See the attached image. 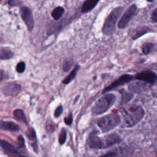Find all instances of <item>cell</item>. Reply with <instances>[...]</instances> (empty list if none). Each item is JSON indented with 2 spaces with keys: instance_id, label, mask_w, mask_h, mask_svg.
Returning <instances> with one entry per match:
<instances>
[{
  "instance_id": "cell-1",
  "label": "cell",
  "mask_w": 157,
  "mask_h": 157,
  "mask_svg": "<svg viewBox=\"0 0 157 157\" xmlns=\"http://www.w3.org/2000/svg\"><path fill=\"white\" fill-rule=\"evenodd\" d=\"M123 117V126L126 128H132L136 125L143 118L145 112L140 105H132L122 112Z\"/></svg>"
},
{
  "instance_id": "cell-2",
  "label": "cell",
  "mask_w": 157,
  "mask_h": 157,
  "mask_svg": "<svg viewBox=\"0 0 157 157\" xmlns=\"http://www.w3.org/2000/svg\"><path fill=\"white\" fill-rule=\"evenodd\" d=\"M116 96L113 94H106L99 98L93 106L91 112L93 115H98L107 112L115 103Z\"/></svg>"
},
{
  "instance_id": "cell-3",
  "label": "cell",
  "mask_w": 157,
  "mask_h": 157,
  "mask_svg": "<svg viewBox=\"0 0 157 157\" xmlns=\"http://www.w3.org/2000/svg\"><path fill=\"white\" fill-rule=\"evenodd\" d=\"M123 11V7L121 6L113 9L105 19L102 32L105 35L112 34L115 29V25L118 20Z\"/></svg>"
},
{
  "instance_id": "cell-4",
  "label": "cell",
  "mask_w": 157,
  "mask_h": 157,
  "mask_svg": "<svg viewBox=\"0 0 157 157\" xmlns=\"http://www.w3.org/2000/svg\"><path fill=\"white\" fill-rule=\"evenodd\" d=\"M120 121V117L118 114L111 113L99 118L98 120V125L103 132H107L117 127Z\"/></svg>"
},
{
  "instance_id": "cell-5",
  "label": "cell",
  "mask_w": 157,
  "mask_h": 157,
  "mask_svg": "<svg viewBox=\"0 0 157 157\" xmlns=\"http://www.w3.org/2000/svg\"><path fill=\"white\" fill-rule=\"evenodd\" d=\"M137 12V7L136 4H133L130 6L120 19L118 23V27L120 29L124 28L128 25L131 20L133 18V17L136 14Z\"/></svg>"
},
{
  "instance_id": "cell-6",
  "label": "cell",
  "mask_w": 157,
  "mask_h": 157,
  "mask_svg": "<svg viewBox=\"0 0 157 157\" xmlns=\"http://www.w3.org/2000/svg\"><path fill=\"white\" fill-rule=\"evenodd\" d=\"M87 144L90 148L93 149H101L105 148L103 139L98 136L97 131L94 130L91 131L87 139Z\"/></svg>"
},
{
  "instance_id": "cell-7",
  "label": "cell",
  "mask_w": 157,
  "mask_h": 157,
  "mask_svg": "<svg viewBox=\"0 0 157 157\" xmlns=\"http://www.w3.org/2000/svg\"><path fill=\"white\" fill-rule=\"evenodd\" d=\"M20 14L28 29L29 31H32L34 26V21L31 9L28 7L23 6L20 8Z\"/></svg>"
},
{
  "instance_id": "cell-8",
  "label": "cell",
  "mask_w": 157,
  "mask_h": 157,
  "mask_svg": "<svg viewBox=\"0 0 157 157\" xmlns=\"http://www.w3.org/2000/svg\"><path fill=\"white\" fill-rule=\"evenodd\" d=\"M133 78H134V77L131 75L123 74L121 76H120L117 80H116L115 81L112 82L111 85L105 87L102 92H103V93H105L106 92L113 90L120 86H122L127 83H129V82L132 80Z\"/></svg>"
},
{
  "instance_id": "cell-9",
  "label": "cell",
  "mask_w": 157,
  "mask_h": 157,
  "mask_svg": "<svg viewBox=\"0 0 157 157\" xmlns=\"http://www.w3.org/2000/svg\"><path fill=\"white\" fill-rule=\"evenodd\" d=\"M136 78L139 80L144 81L152 85L157 82L156 74L150 70L143 71L138 73L136 75Z\"/></svg>"
},
{
  "instance_id": "cell-10",
  "label": "cell",
  "mask_w": 157,
  "mask_h": 157,
  "mask_svg": "<svg viewBox=\"0 0 157 157\" xmlns=\"http://www.w3.org/2000/svg\"><path fill=\"white\" fill-rule=\"evenodd\" d=\"M21 86L20 84L11 83L2 89V93L6 96H15L21 91Z\"/></svg>"
},
{
  "instance_id": "cell-11",
  "label": "cell",
  "mask_w": 157,
  "mask_h": 157,
  "mask_svg": "<svg viewBox=\"0 0 157 157\" xmlns=\"http://www.w3.org/2000/svg\"><path fill=\"white\" fill-rule=\"evenodd\" d=\"M103 141L104 143V147L105 148L120 143L121 141V139L117 134L112 133L104 137Z\"/></svg>"
},
{
  "instance_id": "cell-12",
  "label": "cell",
  "mask_w": 157,
  "mask_h": 157,
  "mask_svg": "<svg viewBox=\"0 0 157 157\" xmlns=\"http://www.w3.org/2000/svg\"><path fill=\"white\" fill-rule=\"evenodd\" d=\"M0 147L6 151L9 152L11 154H13L15 156H20L22 155L21 152L12 144L10 142L0 139Z\"/></svg>"
},
{
  "instance_id": "cell-13",
  "label": "cell",
  "mask_w": 157,
  "mask_h": 157,
  "mask_svg": "<svg viewBox=\"0 0 157 157\" xmlns=\"http://www.w3.org/2000/svg\"><path fill=\"white\" fill-rule=\"evenodd\" d=\"M0 129L10 131H17L20 129V127L17 124L15 123L13 121L0 120Z\"/></svg>"
},
{
  "instance_id": "cell-14",
  "label": "cell",
  "mask_w": 157,
  "mask_h": 157,
  "mask_svg": "<svg viewBox=\"0 0 157 157\" xmlns=\"http://www.w3.org/2000/svg\"><path fill=\"white\" fill-rule=\"evenodd\" d=\"M99 1L100 0H85L82 4L81 12L85 13L92 10Z\"/></svg>"
},
{
  "instance_id": "cell-15",
  "label": "cell",
  "mask_w": 157,
  "mask_h": 157,
  "mask_svg": "<svg viewBox=\"0 0 157 157\" xmlns=\"http://www.w3.org/2000/svg\"><path fill=\"white\" fill-rule=\"evenodd\" d=\"M28 138L32 141V146L33 147L34 150L37 153L38 151V146L37 144V139H36V134L35 130L33 128H29L26 133Z\"/></svg>"
},
{
  "instance_id": "cell-16",
  "label": "cell",
  "mask_w": 157,
  "mask_h": 157,
  "mask_svg": "<svg viewBox=\"0 0 157 157\" xmlns=\"http://www.w3.org/2000/svg\"><path fill=\"white\" fill-rule=\"evenodd\" d=\"M80 68V66L78 65H77L74 69L70 72V74L65 77V78L63 80V83L64 84H68L72 80H74V78L77 75V72Z\"/></svg>"
},
{
  "instance_id": "cell-17",
  "label": "cell",
  "mask_w": 157,
  "mask_h": 157,
  "mask_svg": "<svg viewBox=\"0 0 157 157\" xmlns=\"http://www.w3.org/2000/svg\"><path fill=\"white\" fill-rule=\"evenodd\" d=\"M148 30L149 29L147 27H139L138 28H136L132 33V34H131L132 38L134 39H136L139 37L140 36H142L145 33H147Z\"/></svg>"
},
{
  "instance_id": "cell-18",
  "label": "cell",
  "mask_w": 157,
  "mask_h": 157,
  "mask_svg": "<svg viewBox=\"0 0 157 157\" xmlns=\"http://www.w3.org/2000/svg\"><path fill=\"white\" fill-rule=\"evenodd\" d=\"M120 93L121 94V101H120V103L121 105L129 102L132 99V98L134 96L133 94H132L131 93H128L126 91H124V90H121L120 91Z\"/></svg>"
},
{
  "instance_id": "cell-19",
  "label": "cell",
  "mask_w": 157,
  "mask_h": 157,
  "mask_svg": "<svg viewBox=\"0 0 157 157\" xmlns=\"http://www.w3.org/2000/svg\"><path fill=\"white\" fill-rule=\"evenodd\" d=\"M64 12V9L61 6H58V7H56L52 11V16L55 20H58L62 17Z\"/></svg>"
},
{
  "instance_id": "cell-20",
  "label": "cell",
  "mask_w": 157,
  "mask_h": 157,
  "mask_svg": "<svg viewBox=\"0 0 157 157\" xmlns=\"http://www.w3.org/2000/svg\"><path fill=\"white\" fill-rule=\"evenodd\" d=\"M13 116L15 117V119L18 121H23L25 123H27L26 117L25 113L23 110L21 109H16L13 111Z\"/></svg>"
},
{
  "instance_id": "cell-21",
  "label": "cell",
  "mask_w": 157,
  "mask_h": 157,
  "mask_svg": "<svg viewBox=\"0 0 157 157\" xmlns=\"http://www.w3.org/2000/svg\"><path fill=\"white\" fill-rule=\"evenodd\" d=\"M155 48V45L154 44L150 42H145L143 44L142 46V51L144 54L147 55L151 52H153Z\"/></svg>"
},
{
  "instance_id": "cell-22",
  "label": "cell",
  "mask_w": 157,
  "mask_h": 157,
  "mask_svg": "<svg viewBox=\"0 0 157 157\" xmlns=\"http://www.w3.org/2000/svg\"><path fill=\"white\" fill-rule=\"evenodd\" d=\"M13 53L7 49H1L0 50V59H9L13 56Z\"/></svg>"
},
{
  "instance_id": "cell-23",
  "label": "cell",
  "mask_w": 157,
  "mask_h": 157,
  "mask_svg": "<svg viewBox=\"0 0 157 157\" xmlns=\"http://www.w3.org/2000/svg\"><path fill=\"white\" fill-rule=\"evenodd\" d=\"M66 137H67V134H66V131L65 130V129L63 128L60 132V134L59 135V142L60 144H64L66 142Z\"/></svg>"
},
{
  "instance_id": "cell-24",
  "label": "cell",
  "mask_w": 157,
  "mask_h": 157,
  "mask_svg": "<svg viewBox=\"0 0 157 157\" xmlns=\"http://www.w3.org/2000/svg\"><path fill=\"white\" fill-rule=\"evenodd\" d=\"M72 66V62L71 60H66L63 65V69L65 72H67L70 70Z\"/></svg>"
},
{
  "instance_id": "cell-25",
  "label": "cell",
  "mask_w": 157,
  "mask_h": 157,
  "mask_svg": "<svg viewBox=\"0 0 157 157\" xmlns=\"http://www.w3.org/2000/svg\"><path fill=\"white\" fill-rule=\"evenodd\" d=\"M17 71L18 73H23L25 70V63L24 62H20L17 65Z\"/></svg>"
},
{
  "instance_id": "cell-26",
  "label": "cell",
  "mask_w": 157,
  "mask_h": 157,
  "mask_svg": "<svg viewBox=\"0 0 157 157\" xmlns=\"http://www.w3.org/2000/svg\"><path fill=\"white\" fill-rule=\"evenodd\" d=\"M64 123H65L66 124L69 125V126L71 125V124L72 123V121H73L72 113H70L68 116H67L66 117L64 118Z\"/></svg>"
},
{
  "instance_id": "cell-27",
  "label": "cell",
  "mask_w": 157,
  "mask_h": 157,
  "mask_svg": "<svg viewBox=\"0 0 157 157\" xmlns=\"http://www.w3.org/2000/svg\"><path fill=\"white\" fill-rule=\"evenodd\" d=\"M63 107L62 105H59L55 110V113H54V115L56 118L59 117L63 113Z\"/></svg>"
},
{
  "instance_id": "cell-28",
  "label": "cell",
  "mask_w": 157,
  "mask_h": 157,
  "mask_svg": "<svg viewBox=\"0 0 157 157\" xmlns=\"http://www.w3.org/2000/svg\"><path fill=\"white\" fill-rule=\"evenodd\" d=\"M8 3L12 6H18L21 4L22 1L21 0H9Z\"/></svg>"
},
{
  "instance_id": "cell-29",
  "label": "cell",
  "mask_w": 157,
  "mask_h": 157,
  "mask_svg": "<svg viewBox=\"0 0 157 157\" xmlns=\"http://www.w3.org/2000/svg\"><path fill=\"white\" fill-rule=\"evenodd\" d=\"M151 20L153 23H157V7L151 13Z\"/></svg>"
},
{
  "instance_id": "cell-30",
  "label": "cell",
  "mask_w": 157,
  "mask_h": 157,
  "mask_svg": "<svg viewBox=\"0 0 157 157\" xmlns=\"http://www.w3.org/2000/svg\"><path fill=\"white\" fill-rule=\"evenodd\" d=\"M18 142L20 143V147L24 146L25 145V140L22 136H20L18 137Z\"/></svg>"
},
{
  "instance_id": "cell-31",
  "label": "cell",
  "mask_w": 157,
  "mask_h": 157,
  "mask_svg": "<svg viewBox=\"0 0 157 157\" xmlns=\"http://www.w3.org/2000/svg\"><path fill=\"white\" fill-rule=\"evenodd\" d=\"M79 97H80V96H77V97L75 98V101H74V103H75V102H76V101H77V100L78 99V98H79Z\"/></svg>"
},
{
  "instance_id": "cell-32",
  "label": "cell",
  "mask_w": 157,
  "mask_h": 157,
  "mask_svg": "<svg viewBox=\"0 0 157 157\" xmlns=\"http://www.w3.org/2000/svg\"><path fill=\"white\" fill-rule=\"evenodd\" d=\"M154 0H147V1H148V2H151L152 1H153Z\"/></svg>"
},
{
  "instance_id": "cell-33",
  "label": "cell",
  "mask_w": 157,
  "mask_h": 157,
  "mask_svg": "<svg viewBox=\"0 0 157 157\" xmlns=\"http://www.w3.org/2000/svg\"><path fill=\"white\" fill-rule=\"evenodd\" d=\"M0 1H1V0H0Z\"/></svg>"
}]
</instances>
